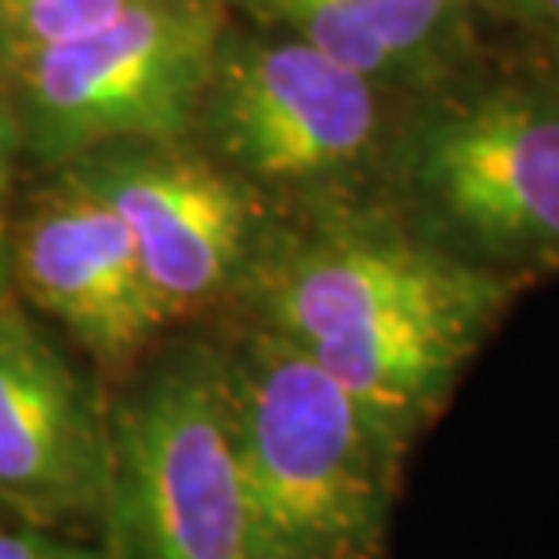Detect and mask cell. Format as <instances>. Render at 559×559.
<instances>
[{"instance_id":"cell-1","label":"cell","mask_w":559,"mask_h":559,"mask_svg":"<svg viewBox=\"0 0 559 559\" xmlns=\"http://www.w3.org/2000/svg\"><path fill=\"white\" fill-rule=\"evenodd\" d=\"M523 298L418 237L382 200L280 215L240 317L306 349L418 443Z\"/></svg>"},{"instance_id":"cell-2","label":"cell","mask_w":559,"mask_h":559,"mask_svg":"<svg viewBox=\"0 0 559 559\" xmlns=\"http://www.w3.org/2000/svg\"><path fill=\"white\" fill-rule=\"evenodd\" d=\"M226 345L259 559H382L411 447L251 317Z\"/></svg>"},{"instance_id":"cell-3","label":"cell","mask_w":559,"mask_h":559,"mask_svg":"<svg viewBox=\"0 0 559 559\" xmlns=\"http://www.w3.org/2000/svg\"><path fill=\"white\" fill-rule=\"evenodd\" d=\"M378 200L523 295L559 276V95L479 70L411 98Z\"/></svg>"},{"instance_id":"cell-4","label":"cell","mask_w":559,"mask_h":559,"mask_svg":"<svg viewBox=\"0 0 559 559\" xmlns=\"http://www.w3.org/2000/svg\"><path fill=\"white\" fill-rule=\"evenodd\" d=\"M407 103L312 44L233 15L189 139L280 215H301L378 197Z\"/></svg>"},{"instance_id":"cell-5","label":"cell","mask_w":559,"mask_h":559,"mask_svg":"<svg viewBox=\"0 0 559 559\" xmlns=\"http://www.w3.org/2000/svg\"><path fill=\"white\" fill-rule=\"evenodd\" d=\"M109 404V559H259L226 345L178 338Z\"/></svg>"},{"instance_id":"cell-6","label":"cell","mask_w":559,"mask_h":559,"mask_svg":"<svg viewBox=\"0 0 559 559\" xmlns=\"http://www.w3.org/2000/svg\"><path fill=\"white\" fill-rule=\"evenodd\" d=\"M229 0H139L109 26L0 66L19 156L37 171L117 142L189 139Z\"/></svg>"},{"instance_id":"cell-7","label":"cell","mask_w":559,"mask_h":559,"mask_svg":"<svg viewBox=\"0 0 559 559\" xmlns=\"http://www.w3.org/2000/svg\"><path fill=\"white\" fill-rule=\"evenodd\" d=\"M66 167L124 222L167 328L240 317L280 222L251 186L193 139L117 142Z\"/></svg>"},{"instance_id":"cell-8","label":"cell","mask_w":559,"mask_h":559,"mask_svg":"<svg viewBox=\"0 0 559 559\" xmlns=\"http://www.w3.org/2000/svg\"><path fill=\"white\" fill-rule=\"evenodd\" d=\"M109 400L15 290L0 298V512L66 538L103 534Z\"/></svg>"},{"instance_id":"cell-9","label":"cell","mask_w":559,"mask_h":559,"mask_svg":"<svg viewBox=\"0 0 559 559\" xmlns=\"http://www.w3.org/2000/svg\"><path fill=\"white\" fill-rule=\"evenodd\" d=\"M15 204L8 284L22 306L70 334L106 378H131L164 338L167 320L124 222L70 167L40 171Z\"/></svg>"},{"instance_id":"cell-10","label":"cell","mask_w":559,"mask_h":559,"mask_svg":"<svg viewBox=\"0 0 559 559\" xmlns=\"http://www.w3.org/2000/svg\"><path fill=\"white\" fill-rule=\"evenodd\" d=\"M229 8L404 98L443 92L487 70L479 19L451 0H229Z\"/></svg>"},{"instance_id":"cell-11","label":"cell","mask_w":559,"mask_h":559,"mask_svg":"<svg viewBox=\"0 0 559 559\" xmlns=\"http://www.w3.org/2000/svg\"><path fill=\"white\" fill-rule=\"evenodd\" d=\"M139 0H0V66L109 26Z\"/></svg>"},{"instance_id":"cell-12","label":"cell","mask_w":559,"mask_h":559,"mask_svg":"<svg viewBox=\"0 0 559 559\" xmlns=\"http://www.w3.org/2000/svg\"><path fill=\"white\" fill-rule=\"evenodd\" d=\"M0 559H109L103 545L40 527H0Z\"/></svg>"},{"instance_id":"cell-13","label":"cell","mask_w":559,"mask_h":559,"mask_svg":"<svg viewBox=\"0 0 559 559\" xmlns=\"http://www.w3.org/2000/svg\"><path fill=\"white\" fill-rule=\"evenodd\" d=\"M19 135H15V120H11V106L0 84V298L8 295V243H11V215H15V167H19Z\"/></svg>"},{"instance_id":"cell-14","label":"cell","mask_w":559,"mask_h":559,"mask_svg":"<svg viewBox=\"0 0 559 559\" xmlns=\"http://www.w3.org/2000/svg\"><path fill=\"white\" fill-rule=\"evenodd\" d=\"M476 19H501L516 26H538V0H451Z\"/></svg>"},{"instance_id":"cell-15","label":"cell","mask_w":559,"mask_h":559,"mask_svg":"<svg viewBox=\"0 0 559 559\" xmlns=\"http://www.w3.org/2000/svg\"><path fill=\"white\" fill-rule=\"evenodd\" d=\"M538 26L552 33L559 48V0H538Z\"/></svg>"},{"instance_id":"cell-16","label":"cell","mask_w":559,"mask_h":559,"mask_svg":"<svg viewBox=\"0 0 559 559\" xmlns=\"http://www.w3.org/2000/svg\"><path fill=\"white\" fill-rule=\"evenodd\" d=\"M542 76H545V84H549V87H552V92L559 95V48H556V55H552L549 70H545Z\"/></svg>"}]
</instances>
